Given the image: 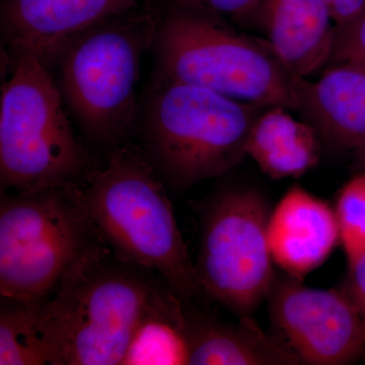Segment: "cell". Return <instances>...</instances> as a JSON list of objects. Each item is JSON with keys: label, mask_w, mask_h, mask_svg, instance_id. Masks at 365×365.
<instances>
[{"label": "cell", "mask_w": 365, "mask_h": 365, "mask_svg": "<svg viewBox=\"0 0 365 365\" xmlns=\"http://www.w3.org/2000/svg\"><path fill=\"white\" fill-rule=\"evenodd\" d=\"M172 6L194 9L223 18L242 19L260 7L262 0H170Z\"/></svg>", "instance_id": "obj_20"}, {"label": "cell", "mask_w": 365, "mask_h": 365, "mask_svg": "<svg viewBox=\"0 0 365 365\" xmlns=\"http://www.w3.org/2000/svg\"><path fill=\"white\" fill-rule=\"evenodd\" d=\"M0 101L2 191L81 186L100 165L72 128L51 71L33 53L6 51Z\"/></svg>", "instance_id": "obj_6"}, {"label": "cell", "mask_w": 365, "mask_h": 365, "mask_svg": "<svg viewBox=\"0 0 365 365\" xmlns=\"http://www.w3.org/2000/svg\"><path fill=\"white\" fill-rule=\"evenodd\" d=\"M269 218L265 199L249 189L222 190L204 209L197 282L240 319H252L275 277Z\"/></svg>", "instance_id": "obj_8"}, {"label": "cell", "mask_w": 365, "mask_h": 365, "mask_svg": "<svg viewBox=\"0 0 365 365\" xmlns=\"http://www.w3.org/2000/svg\"><path fill=\"white\" fill-rule=\"evenodd\" d=\"M258 106L153 76L136 136L163 182L176 189L222 177L248 155Z\"/></svg>", "instance_id": "obj_4"}, {"label": "cell", "mask_w": 365, "mask_h": 365, "mask_svg": "<svg viewBox=\"0 0 365 365\" xmlns=\"http://www.w3.org/2000/svg\"><path fill=\"white\" fill-rule=\"evenodd\" d=\"M104 242L81 186L32 193L2 191L0 201V294L42 299L72 264Z\"/></svg>", "instance_id": "obj_7"}, {"label": "cell", "mask_w": 365, "mask_h": 365, "mask_svg": "<svg viewBox=\"0 0 365 365\" xmlns=\"http://www.w3.org/2000/svg\"><path fill=\"white\" fill-rule=\"evenodd\" d=\"M332 58L338 63L365 60V7L352 20L334 28Z\"/></svg>", "instance_id": "obj_19"}, {"label": "cell", "mask_w": 365, "mask_h": 365, "mask_svg": "<svg viewBox=\"0 0 365 365\" xmlns=\"http://www.w3.org/2000/svg\"><path fill=\"white\" fill-rule=\"evenodd\" d=\"M106 242L83 254L39 300L49 365H122L146 302L163 281Z\"/></svg>", "instance_id": "obj_1"}, {"label": "cell", "mask_w": 365, "mask_h": 365, "mask_svg": "<svg viewBox=\"0 0 365 365\" xmlns=\"http://www.w3.org/2000/svg\"><path fill=\"white\" fill-rule=\"evenodd\" d=\"M186 319L189 365L300 364L281 341L262 332L253 319L228 325L187 311Z\"/></svg>", "instance_id": "obj_14"}, {"label": "cell", "mask_w": 365, "mask_h": 365, "mask_svg": "<svg viewBox=\"0 0 365 365\" xmlns=\"http://www.w3.org/2000/svg\"><path fill=\"white\" fill-rule=\"evenodd\" d=\"M151 51L153 76L246 104L302 111L304 78L285 66L268 41L235 33L218 16L170 4L160 13Z\"/></svg>", "instance_id": "obj_5"}, {"label": "cell", "mask_w": 365, "mask_h": 365, "mask_svg": "<svg viewBox=\"0 0 365 365\" xmlns=\"http://www.w3.org/2000/svg\"><path fill=\"white\" fill-rule=\"evenodd\" d=\"M287 110L272 107L258 117L250 134L248 155L272 179L302 176L319 162L316 129Z\"/></svg>", "instance_id": "obj_15"}, {"label": "cell", "mask_w": 365, "mask_h": 365, "mask_svg": "<svg viewBox=\"0 0 365 365\" xmlns=\"http://www.w3.org/2000/svg\"><path fill=\"white\" fill-rule=\"evenodd\" d=\"M360 311H361L362 314H364V318L365 319V304L360 307Z\"/></svg>", "instance_id": "obj_24"}, {"label": "cell", "mask_w": 365, "mask_h": 365, "mask_svg": "<svg viewBox=\"0 0 365 365\" xmlns=\"http://www.w3.org/2000/svg\"><path fill=\"white\" fill-rule=\"evenodd\" d=\"M307 83L302 112L324 138L342 150L365 141V60H349Z\"/></svg>", "instance_id": "obj_13"}, {"label": "cell", "mask_w": 365, "mask_h": 365, "mask_svg": "<svg viewBox=\"0 0 365 365\" xmlns=\"http://www.w3.org/2000/svg\"><path fill=\"white\" fill-rule=\"evenodd\" d=\"M274 277L267 295L271 323L300 364H348L365 352V319L344 290L304 287Z\"/></svg>", "instance_id": "obj_9"}, {"label": "cell", "mask_w": 365, "mask_h": 365, "mask_svg": "<svg viewBox=\"0 0 365 365\" xmlns=\"http://www.w3.org/2000/svg\"><path fill=\"white\" fill-rule=\"evenodd\" d=\"M81 185L91 220L122 260L158 273L182 302L201 294L188 246L162 181L138 144L128 143Z\"/></svg>", "instance_id": "obj_3"}, {"label": "cell", "mask_w": 365, "mask_h": 365, "mask_svg": "<svg viewBox=\"0 0 365 365\" xmlns=\"http://www.w3.org/2000/svg\"><path fill=\"white\" fill-rule=\"evenodd\" d=\"M331 18L337 25L347 23L365 7V0H325Z\"/></svg>", "instance_id": "obj_22"}, {"label": "cell", "mask_w": 365, "mask_h": 365, "mask_svg": "<svg viewBox=\"0 0 365 365\" xmlns=\"http://www.w3.org/2000/svg\"><path fill=\"white\" fill-rule=\"evenodd\" d=\"M359 150H360V153H361V157L364 158V162L365 163V141L361 145L359 146Z\"/></svg>", "instance_id": "obj_23"}, {"label": "cell", "mask_w": 365, "mask_h": 365, "mask_svg": "<svg viewBox=\"0 0 365 365\" xmlns=\"http://www.w3.org/2000/svg\"><path fill=\"white\" fill-rule=\"evenodd\" d=\"M39 300L1 297L0 365L48 364L38 329Z\"/></svg>", "instance_id": "obj_17"}, {"label": "cell", "mask_w": 365, "mask_h": 365, "mask_svg": "<svg viewBox=\"0 0 365 365\" xmlns=\"http://www.w3.org/2000/svg\"><path fill=\"white\" fill-rule=\"evenodd\" d=\"M343 290L349 295L357 306L365 304V253L349 265V275Z\"/></svg>", "instance_id": "obj_21"}, {"label": "cell", "mask_w": 365, "mask_h": 365, "mask_svg": "<svg viewBox=\"0 0 365 365\" xmlns=\"http://www.w3.org/2000/svg\"><path fill=\"white\" fill-rule=\"evenodd\" d=\"M268 241L273 261L302 280L319 267L340 242L335 209L302 187H292L270 215Z\"/></svg>", "instance_id": "obj_11"}, {"label": "cell", "mask_w": 365, "mask_h": 365, "mask_svg": "<svg viewBox=\"0 0 365 365\" xmlns=\"http://www.w3.org/2000/svg\"><path fill=\"white\" fill-rule=\"evenodd\" d=\"M139 0H1L6 51L33 53L51 66L72 38L138 6Z\"/></svg>", "instance_id": "obj_10"}, {"label": "cell", "mask_w": 365, "mask_h": 365, "mask_svg": "<svg viewBox=\"0 0 365 365\" xmlns=\"http://www.w3.org/2000/svg\"><path fill=\"white\" fill-rule=\"evenodd\" d=\"M260 11L268 42L299 78L332 57L334 28L325 0H262Z\"/></svg>", "instance_id": "obj_12"}, {"label": "cell", "mask_w": 365, "mask_h": 365, "mask_svg": "<svg viewBox=\"0 0 365 365\" xmlns=\"http://www.w3.org/2000/svg\"><path fill=\"white\" fill-rule=\"evenodd\" d=\"M348 264L365 253V174L354 178L341 191L335 208Z\"/></svg>", "instance_id": "obj_18"}, {"label": "cell", "mask_w": 365, "mask_h": 365, "mask_svg": "<svg viewBox=\"0 0 365 365\" xmlns=\"http://www.w3.org/2000/svg\"><path fill=\"white\" fill-rule=\"evenodd\" d=\"M186 309L165 280L146 302L122 365L188 364Z\"/></svg>", "instance_id": "obj_16"}, {"label": "cell", "mask_w": 365, "mask_h": 365, "mask_svg": "<svg viewBox=\"0 0 365 365\" xmlns=\"http://www.w3.org/2000/svg\"><path fill=\"white\" fill-rule=\"evenodd\" d=\"M158 21V11L137 6L72 38L48 67L86 143L105 155L136 136L141 60Z\"/></svg>", "instance_id": "obj_2"}]
</instances>
